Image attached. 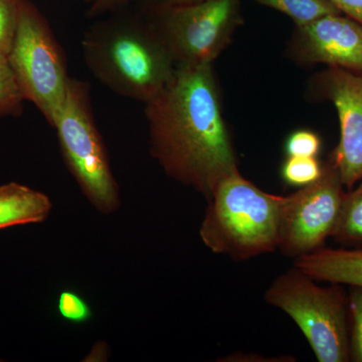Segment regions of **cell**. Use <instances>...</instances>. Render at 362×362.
<instances>
[{"mask_svg": "<svg viewBox=\"0 0 362 362\" xmlns=\"http://www.w3.org/2000/svg\"><path fill=\"white\" fill-rule=\"evenodd\" d=\"M150 153L164 173L204 195L240 173L221 112L213 64L177 66L170 82L145 104Z\"/></svg>", "mask_w": 362, "mask_h": 362, "instance_id": "6da1fadb", "label": "cell"}, {"mask_svg": "<svg viewBox=\"0 0 362 362\" xmlns=\"http://www.w3.org/2000/svg\"><path fill=\"white\" fill-rule=\"evenodd\" d=\"M52 126L66 168L86 199L99 213L118 211L120 189L95 121L88 83L71 78L65 101Z\"/></svg>", "mask_w": 362, "mask_h": 362, "instance_id": "5b68a950", "label": "cell"}, {"mask_svg": "<svg viewBox=\"0 0 362 362\" xmlns=\"http://www.w3.org/2000/svg\"><path fill=\"white\" fill-rule=\"evenodd\" d=\"M218 361L223 362H293L296 361L294 356H282L267 357L259 354H245V352L237 351L235 354H228Z\"/></svg>", "mask_w": 362, "mask_h": 362, "instance_id": "7402d4cb", "label": "cell"}, {"mask_svg": "<svg viewBox=\"0 0 362 362\" xmlns=\"http://www.w3.org/2000/svg\"><path fill=\"white\" fill-rule=\"evenodd\" d=\"M345 194L339 173L328 159L318 180L284 197L279 251L295 259L325 247L337 228Z\"/></svg>", "mask_w": 362, "mask_h": 362, "instance_id": "ba28073f", "label": "cell"}, {"mask_svg": "<svg viewBox=\"0 0 362 362\" xmlns=\"http://www.w3.org/2000/svg\"><path fill=\"white\" fill-rule=\"evenodd\" d=\"M90 73L116 94L148 103L170 82L176 66L148 16H114L84 33Z\"/></svg>", "mask_w": 362, "mask_h": 362, "instance_id": "7a4b0ae2", "label": "cell"}, {"mask_svg": "<svg viewBox=\"0 0 362 362\" xmlns=\"http://www.w3.org/2000/svg\"><path fill=\"white\" fill-rule=\"evenodd\" d=\"M52 209L49 197L33 188L11 182L0 187V230L42 223Z\"/></svg>", "mask_w": 362, "mask_h": 362, "instance_id": "7c38bea8", "label": "cell"}, {"mask_svg": "<svg viewBox=\"0 0 362 362\" xmlns=\"http://www.w3.org/2000/svg\"><path fill=\"white\" fill-rule=\"evenodd\" d=\"M322 173L323 164L317 157L287 156L281 168V176L284 182L296 187L315 182Z\"/></svg>", "mask_w": 362, "mask_h": 362, "instance_id": "2e32d148", "label": "cell"}, {"mask_svg": "<svg viewBox=\"0 0 362 362\" xmlns=\"http://www.w3.org/2000/svg\"><path fill=\"white\" fill-rule=\"evenodd\" d=\"M57 307L62 318L71 323H85L92 317V309L87 301L70 290L61 292Z\"/></svg>", "mask_w": 362, "mask_h": 362, "instance_id": "ffe728a7", "label": "cell"}, {"mask_svg": "<svg viewBox=\"0 0 362 362\" xmlns=\"http://www.w3.org/2000/svg\"><path fill=\"white\" fill-rule=\"evenodd\" d=\"M350 361L362 362V287H349Z\"/></svg>", "mask_w": 362, "mask_h": 362, "instance_id": "e0dca14e", "label": "cell"}, {"mask_svg": "<svg viewBox=\"0 0 362 362\" xmlns=\"http://www.w3.org/2000/svg\"><path fill=\"white\" fill-rule=\"evenodd\" d=\"M332 239L344 247H362V180L345 194Z\"/></svg>", "mask_w": 362, "mask_h": 362, "instance_id": "4fadbf2b", "label": "cell"}, {"mask_svg": "<svg viewBox=\"0 0 362 362\" xmlns=\"http://www.w3.org/2000/svg\"><path fill=\"white\" fill-rule=\"evenodd\" d=\"M204 0H141L144 13L168 8V7L185 6V4H195Z\"/></svg>", "mask_w": 362, "mask_h": 362, "instance_id": "cb8c5ba5", "label": "cell"}, {"mask_svg": "<svg viewBox=\"0 0 362 362\" xmlns=\"http://www.w3.org/2000/svg\"><path fill=\"white\" fill-rule=\"evenodd\" d=\"M25 101L8 56L0 52V117L20 115Z\"/></svg>", "mask_w": 362, "mask_h": 362, "instance_id": "9a60e30c", "label": "cell"}, {"mask_svg": "<svg viewBox=\"0 0 362 362\" xmlns=\"http://www.w3.org/2000/svg\"><path fill=\"white\" fill-rule=\"evenodd\" d=\"M294 266L316 282L362 287V247H324L295 259Z\"/></svg>", "mask_w": 362, "mask_h": 362, "instance_id": "8fae6325", "label": "cell"}, {"mask_svg": "<svg viewBox=\"0 0 362 362\" xmlns=\"http://www.w3.org/2000/svg\"><path fill=\"white\" fill-rule=\"evenodd\" d=\"M261 6L270 7L286 14L296 26L330 13H341L328 0H252Z\"/></svg>", "mask_w": 362, "mask_h": 362, "instance_id": "5bb4252c", "label": "cell"}, {"mask_svg": "<svg viewBox=\"0 0 362 362\" xmlns=\"http://www.w3.org/2000/svg\"><path fill=\"white\" fill-rule=\"evenodd\" d=\"M265 301L296 323L317 361H350L349 292L343 285L318 286L294 266L269 286Z\"/></svg>", "mask_w": 362, "mask_h": 362, "instance_id": "277c9868", "label": "cell"}, {"mask_svg": "<svg viewBox=\"0 0 362 362\" xmlns=\"http://www.w3.org/2000/svg\"><path fill=\"white\" fill-rule=\"evenodd\" d=\"M131 0H93L89 8L90 18H100L107 14L117 13Z\"/></svg>", "mask_w": 362, "mask_h": 362, "instance_id": "44dd1931", "label": "cell"}, {"mask_svg": "<svg viewBox=\"0 0 362 362\" xmlns=\"http://www.w3.org/2000/svg\"><path fill=\"white\" fill-rule=\"evenodd\" d=\"M322 147L320 136L314 131L299 129L288 136L285 143L287 156L317 157Z\"/></svg>", "mask_w": 362, "mask_h": 362, "instance_id": "d6986e66", "label": "cell"}, {"mask_svg": "<svg viewBox=\"0 0 362 362\" xmlns=\"http://www.w3.org/2000/svg\"><path fill=\"white\" fill-rule=\"evenodd\" d=\"M145 13L176 68L213 64L240 23V0H204Z\"/></svg>", "mask_w": 362, "mask_h": 362, "instance_id": "52a82bcc", "label": "cell"}, {"mask_svg": "<svg viewBox=\"0 0 362 362\" xmlns=\"http://www.w3.org/2000/svg\"><path fill=\"white\" fill-rule=\"evenodd\" d=\"M23 0H0V52L8 54L16 37Z\"/></svg>", "mask_w": 362, "mask_h": 362, "instance_id": "ac0fdd59", "label": "cell"}, {"mask_svg": "<svg viewBox=\"0 0 362 362\" xmlns=\"http://www.w3.org/2000/svg\"><path fill=\"white\" fill-rule=\"evenodd\" d=\"M86 1H88V4H90V2L93 1V0H86Z\"/></svg>", "mask_w": 362, "mask_h": 362, "instance_id": "d4e9b609", "label": "cell"}, {"mask_svg": "<svg viewBox=\"0 0 362 362\" xmlns=\"http://www.w3.org/2000/svg\"><path fill=\"white\" fill-rule=\"evenodd\" d=\"M21 93L52 125L65 101L71 77L65 52L32 2L23 0L8 54Z\"/></svg>", "mask_w": 362, "mask_h": 362, "instance_id": "8992f818", "label": "cell"}, {"mask_svg": "<svg viewBox=\"0 0 362 362\" xmlns=\"http://www.w3.org/2000/svg\"><path fill=\"white\" fill-rule=\"evenodd\" d=\"M207 202L199 228L207 249L238 262L277 251L284 197L264 192L237 173Z\"/></svg>", "mask_w": 362, "mask_h": 362, "instance_id": "3957f363", "label": "cell"}, {"mask_svg": "<svg viewBox=\"0 0 362 362\" xmlns=\"http://www.w3.org/2000/svg\"><path fill=\"white\" fill-rule=\"evenodd\" d=\"M296 28L290 47L293 58L362 75V25L358 21L330 13Z\"/></svg>", "mask_w": 362, "mask_h": 362, "instance_id": "30bf717a", "label": "cell"}, {"mask_svg": "<svg viewBox=\"0 0 362 362\" xmlns=\"http://www.w3.org/2000/svg\"><path fill=\"white\" fill-rule=\"evenodd\" d=\"M340 13L362 25V0H328Z\"/></svg>", "mask_w": 362, "mask_h": 362, "instance_id": "603a6c76", "label": "cell"}, {"mask_svg": "<svg viewBox=\"0 0 362 362\" xmlns=\"http://www.w3.org/2000/svg\"><path fill=\"white\" fill-rule=\"evenodd\" d=\"M317 90L337 109L340 139L329 159L347 189L362 180V75L333 68L317 77Z\"/></svg>", "mask_w": 362, "mask_h": 362, "instance_id": "9c48e42d", "label": "cell"}]
</instances>
